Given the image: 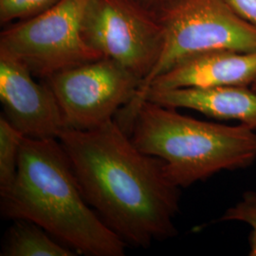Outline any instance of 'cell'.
I'll use <instances>...</instances> for the list:
<instances>
[{"instance_id":"cell-7","label":"cell","mask_w":256,"mask_h":256,"mask_svg":"<svg viewBox=\"0 0 256 256\" xmlns=\"http://www.w3.org/2000/svg\"><path fill=\"white\" fill-rule=\"evenodd\" d=\"M45 82L54 93L66 128L88 130L113 119L135 97L142 80L102 57L52 74Z\"/></svg>"},{"instance_id":"cell-17","label":"cell","mask_w":256,"mask_h":256,"mask_svg":"<svg viewBox=\"0 0 256 256\" xmlns=\"http://www.w3.org/2000/svg\"><path fill=\"white\" fill-rule=\"evenodd\" d=\"M250 88H252L254 90H256V81L252 84V86H250Z\"/></svg>"},{"instance_id":"cell-6","label":"cell","mask_w":256,"mask_h":256,"mask_svg":"<svg viewBox=\"0 0 256 256\" xmlns=\"http://www.w3.org/2000/svg\"><path fill=\"white\" fill-rule=\"evenodd\" d=\"M81 32L88 46L142 82L155 68L164 48L162 28L154 12L136 0H90Z\"/></svg>"},{"instance_id":"cell-12","label":"cell","mask_w":256,"mask_h":256,"mask_svg":"<svg viewBox=\"0 0 256 256\" xmlns=\"http://www.w3.org/2000/svg\"><path fill=\"white\" fill-rule=\"evenodd\" d=\"M24 136L6 117L0 116V194L7 192L18 174L19 153Z\"/></svg>"},{"instance_id":"cell-11","label":"cell","mask_w":256,"mask_h":256,"mask_svg":"<svg viewBox=\"0 0 256 256\" xmlns=\"http://www.w3.org/2000/svg\"><path fill=\"white\" fill-rule=\"evenodd\" d=\"M72 248L56 242L55 238L36 224L18 220L10 229L1 256H75Z\"/></svg>"},{"instance_id":"cell-16","label":"cell","mask_w":256,"mask_h":256,"mask_svg":"<svg viewBox=\"0 0 256 256\" xmlns=\"http://www.w3.org/2000/svg\"><path fill=\"white\" fill-rule=\"evenodd\" d=\"M140 4H142L144 7H146L147 9L155 10L164 0H136Z\"/></svg>"},{"instance_id":"cell-15","label":"cell","mask_w":256,"mask_h":256,"mask_svg":"<svg viewBox=\"0 0 256 256\" xmlns=\"http://www.w3.org/2000/svg\"><path fill=\"white\" fill-rule=\"evenodd\" d=\"M227 2L242 18L256 26V0H227Z\"/></svg>"},{"instance_id":"cell-4","label":"cell","mask_w":256,"mask_h":256,"mask_svg":"<svg viewBox=\"0 0 256 256\" xmlns=\"http://www.w3.org/2000/svg\"><path fill=\"white\" fill-rule=\"evenodd\" d=\"M153 12L162 28L164 48L131 102L186 57L210 50L256 52V26L238 14L227 0H164Z\"/></svg>"},{"instance_id":"cell-8","label":"cell","mask_w":256,"mask_h":256,"mask_svg":"<svg viewBox=\"0 0 256 256\" xmlns=\"http://www.w3.org/2000/svg\"><path fill=\"white\" fill-rule=\"evenodd\" d=\"M25 66L0 52V101L4 116L24 137L58 138L66 128L54 93L34 81Z\"/></svg>"},{"instance_id":"cell-10","label":"cell","mask_w":256,"mask_h":256,"mask_svg":"<svg viewBox=\"0 0 256 256\" xmlns=\"http://www.w3.org/2000/svg\"><path fill=\"white\" fill-rule=\"evenodd\" d=\"M144 100L171 108L196 110L216 119L236 120L256 129V90L248 86L148 88Z\"/></svg>"},{"instance_id":"cell-13","label":"cell","mask_w":256,"mask_h":256,"mask_svg":"<svg viewBox=\"0 0 256 256\" xmlns=\"http://www.w3.org/2000/svg\"><path fill=\"white\" fill-rule=\"evenodd\" d=\"M61 0H0V22L26 20L50 9Z\"/></svg>"},{"instance_id":"cell-9","label":"cell","mask_w":256,"mask_h":256,"mask_svg":"<svg viewBox=\"0 0 256 256\" xmlns=\"http://www.w3.org/2000/svg\"><path fill=\"white\" fill-rule=\"evenodd\" d=\"M256 81V52L210 50L191 55L156 77L148 88L174 90L184 88L252 86ZM128 102L122 114L132 119L142 97Z\"/></svg>"},{"instance_id":"cell-5","label":"cell","mask_w":256,"mask_h":256,"mask_svg":"<svg viewBox=\"0 0 256 256\" xmlns=\"http://www.w3.org/2000/svg\"><path fill=\"white\" fill-rule=\"evenodd\" d=\"M90 0H61L50 9L10 25L0 34V52L18 60L36 77L102 58L82 36L84 12Z\"/></svg>"},{"instance_id":"cell-3","label":"cell","mask_w":256,"mask_h":256,"mask_svg":"<svg viewBox=\"0 0 256 256\" xmlns=\"http://www.w3.org/2000/svg\"><path fill=\"white\" fill-rule=\"evenodd\" d=\"M128 135L142 152L164 162L167 176L180 188L256 160L254 129L194 119L148 100L136 110Z\"/></svg>"},{"instance_id":"cell-2","label":"cell","mask_w":256,"mask_h":256,"mask_svg":"<svg viewBox=\"0 0 256 256\" xmlns=\"http://www.w3.org/2000/svg\"><path fill=\"white\" fill-rule=\"evenodd\" d=\"M1 196V214L40 226L76 252L124 256L126 242L86 200L58 138L24 137L18 174Z\"/></svg>"},{"instance_id":"cell-1","label":"cell","mask_w":256,"mask_h":256,"mask_svg":"<svg viewBox=\"0 0 256 256\" xmlns=\"http://www.w3.org/2000/svg\"><path fill=\"white\" fill-rule=\"evenodd\" d=\"M58 140L86 200L126 242L149 247L176 234L180 187L164 162L142 152L115 120L88 130L66 128Z\"/></svg>"},{"instance_id":"cell-14","label":"cell","mask_w":256,"mask_h":256,"mask_svg":"<svg viewBox=\"0 0 256 256\" xmlns=\"http://www.w3.org/2000/svg\"><path fill=\"white\" fill-rule=\"evenodd\" d=\"M220 221H241L248 224L252 230L248 238V256H256V192H244L242 200L226 210Z\"/></svg>"}]
</instances>
